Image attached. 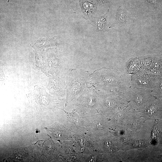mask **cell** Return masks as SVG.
<instances>
[{
    "label": "cell",
    "instance_id": "8992f818",
    "mask_svg": "<svg viewBox=\"0 0 162 162\" xmlns=\"http://www.w3.org/2000/svg\"><path fill=\"white\" fill-rule=\"evenodd\" d=\"M33 68L34 70L42 72L47 76H49L47 59L45 56L43 57L37 54L36 55Z\"/></svg>",
    "mask_w": 162,
    "mask_h": 162
},
{
    "label": "cell",
    "instance_id": "277c9868",
    "mask_svg": "<svg viewBox=\"0 0 162 162\" xmlns=\"http://www.w3.org/2000/svg\"><path fill=\"white\" fill-rule=\"evenodd\" d=\"M109 11L108 9L104 14L98 17L92 16L90 19L93 26L95 27L98 32H103L107 31L106 18Z\"/></svg>",
    "mask_w": 162,
    "mask_h": 162
},
{
    "label": "cell",
    "instance_id": "7a4b0ae2",
    "mask_svg": "<svg viewBox=\"0 0 162 162\" xmlns=\"http://www.w3.org/2000/svg\"><path fill=\"white\" fill-rule=\"evenodd\" d=\"M135 20L127 11L119 7L117 10L115 21L109 27L111 28L116 26H122L130 23H134Z\"/></svg>",
    "mask_w": 162,
    "mask_h": 162
},
{
    "label": "cell",
    "instance_id": "52a82bcc",
    "mask_svg": "<svg viewBox=\"0 0 162 162\" xmlns=\"http://www.w3.org/2000/svg\"><path fill=\"white\" fill-rule=\"evenodd\" d=\"M58 108L64 112L66 115L72 122L74 123H77L79 119V116L75 110H73L71 112H66L64 110L59 108Z\"/></svg>",
    "mask_w": 162,
    "mask_h": 162
},
{
    "label": "cell",
    "instance_id": "5b68a950",
    "mask_svg": "<svg viewBox=\"0 0 162 162\" xmlns=\"http://www.w3.org/2000/svg\"><path fill=\"white\" fill-rule=\"evenodd\" d=\"M34 146L20 148L16 150L14 154V158L20 160H28L32 156Z\"/></svg>",
    "mask_w": 162,
    "mask_h": 162
},
{
    "label": "cell",
    "instance_id": "ba28073f",
    "mask_svg": "<svg viewBox=\"0 0 162 162\" xmlns=\"http://www.w3.org/2000/svg\"><path fill=\"white\" fill-rule=\"evenodd\" d=\"M147 2L150 4L153 7H156L158 2L159 0H145Z\"/></svg>",
    "mask_w": 162,
    "mask_h": 162
},
{
    "label": "cell",
    "instance_id": "9c48e42d",
    "mask_svg": "<svg viewBox=\"0 0 162 162\" xmlns=\"http://www.w3.org/2000/svg\"><path fill=\"white\" fill-rule=\"evenodd\" d=\"M97 2L99 5H101L103 4L110 2L112 0H95Z\"/></svg>",
    "mask_w": 162,
    "mask_h": 162
},
{
    "label": "cell",
    "instance_id": "6da1fadb",
    "mask_svg": "<svg viewBox=\"0 0 162 162\" xmlns=\"http://www.w3.org/2000/svg\"><path fill=\"white\" fill-rule=\"evenodd\" d=\"M27 97L30 103L39 111H45L51 108L52 98L43 86H35L34 89L28 94Z\"/></svg>",
    "mask_w": 162,
    "mask_h": 162
},
{
    "label": "cell",
    "instance_id": "30bf717a",
    "mask_svg": "<svg viewBox=\"0 0 162 162\" xmlns=\"http://www.w3.org/2000/svg\"></svg>",
    "mask_w": 162,
    "mask_h": 162
},
{
    "label": "cell",
    "instance_id": "3957f363",
    "mask_svg": "<svg viewBox=\"0 0 162 162\" xmlns=\"http://www.w3.org/2000/svg\"><path fill=\"white\" fill-rule=\"evenodd\" d=\"M80 5L82 12L84 17L87 19L90 18L96 12L98 4L85 0H80Z\"/></svg>",
    "mask_w": 162,
    "mask_h": 162
}]
</instances>
